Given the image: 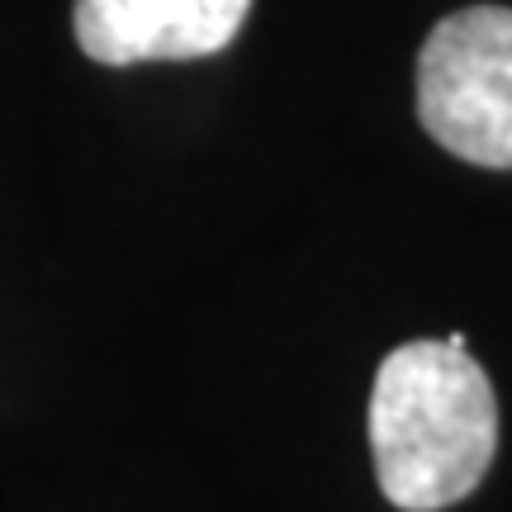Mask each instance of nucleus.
<instances>
[{
  "label": "nucleus",
  "instance_id": "obj_1",
  "mask_svg": "<svg viewBox=\"0 0 512 512\" xmlns=\"http://www.w3.org/2000/svg\"><path fill=\"white\" fill-rule=\"evenodd\" d=\"M370 451L384 498L441 512L475 494L498 451V399L475 356L451 342H403L370 394Z\"/></svg>",
  "mask_w": 512,
  "mask_h": 512
},
{
  "label": "nucleus",
  "instance_id": "obj_2",
  "mask_svg": "<svg viewBox=\"0 0 512 512\" xmlns=\"http://www.w3.org/2000/svg\"><path fill=\"white\" fill-rule=\"evenodd\" d=\"M418 119L460 162L512 171V5H465L427 34Z\"/></svg>",
  "mask_w": 512,
  "mask_h": 512
},
{
  "label": "nucleus",
  "instance_id": "obj_3",
  "mask_svg": "<svg viewBox=\"0 0 512 512\" xmlns=\"http://www.w3.org/2000/svg\"><path fill=\"white\" fill-rule=\"evenodd\" d=\"M252 0H76L72 29L100 67L190 62L238 38Z\"/></svg>",
  "mask_w": 512,
  "mask_h": 512
}]
</instances>
